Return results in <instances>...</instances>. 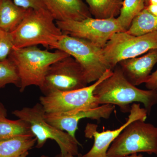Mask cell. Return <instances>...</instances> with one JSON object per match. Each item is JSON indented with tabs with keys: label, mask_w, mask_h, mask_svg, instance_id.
<instances>
[{
	"label": "cell",
	"mask_w": 157,
	"mask_h": 157,
	"mask_svg": "<svg viewBox=\"0 0 157 157\" xmlns=\"http://www.w3.org/2000/svg\"><path fill=\"white\" fill-rule=\"evenodd\" d=\"M129 112L130 114L126 121L115 130L100 132L97 131V125L87 124L85 129V136L90 139L94 137V143L89 151L81 157H107V152L109 147L124 129L134 121H146L148 115L146 109L141 108L140 104L137 103H134L131 105Z\"/></svg>",
	"instance_id": "11"
},
{
	"label": "cell",
	"mask_w": 157,
	"mask_h": 157,
	"mask_svg": "<svg viewBox=\"0 0 157 157\" xmlns=\"http://www.w3.org/2000/svg\"><path fill=\"white\" fill-rule=\"evenodd\" d=\"M29 9L16 6L12 0H0V29L11 33L19 25Z\"/></svg>",
	"instance_id": "15"
},
{
	"label": "cell",
	"mask_w": 157,
	"mask_h": 157,
	"mask_svg": "<svg viewBox=\"0 0 157 157\" xmlns=\"http://www.w3.org/2000/svg\"><path fill=\"white\" fill-rule=\"evenodd\" d=\"M13 2L16 6L24 9H45L41 0H13Z\"/></svg>",
	"instance_id": "23"
},
{
	"label": "cell",
	"mask_w": 157,
	"mask_h": 157,
	"mask_svg": "<svg viewBox=\"0 0 157 157\" xmlns=\"http://www.w3.org/2000/svg\"><path fill=\"white\" fill-rule=\"evenodd\" d=\"M29 155V151H26L23 154L19 157H27Z\"/></svg>",
	"instance_id": "30"
},
{
	"label": "cell",
	"mask_w": 157,
	"mask_h": 157,
	"mask_svg": "<svg viewBox=\"0 0 157 157\" xmlns=\"http://www.w3.org/2000/svg\"><path fill=\"white\" fill-rule=\"evenodd\" d=\"M12 113L28 124L32 134L36 138L37 148H41L47 140L51 139L57 144L62 154L78 155V146L80 144L77 139L48 123L45 119V111L40 103L32 107L14 110Z\"/></svg>",
	"instance_id": "4"
},
{
	"label": "cell",
	"mask_w": 157,
	"mask_h": 157,
	"mask_svg": "<svg viewBox=\"0 0 157 157\" xmlns=\"http://www.w3.org/2000/svg\"><path fill=\"white\" fill-rule=\"evenodd\" d=\"M82 155H73L70 154H60L58 155L55 157H82Z\"/></svg>",
	"instance_id": "27"
},
{
	"label": "cell",
	"mask_w": 157,
	"mask_h": 157,
	"mask_svg": "<svg viewBox=\"0 0 157 157\" xmlns=\"http://www.w3.org/2000/svg\"><path fill=\"white\" fill-rule=\"evenodd\" d=\"M124 157H143V155L141 154L137 155V153H135Z\"/></svg>",
	"instance_id": "29"
},
{
	"label": "cell",
	"mask_w": 157,
	"mask_h": 157,
	"mask_svg": "<svg viewBox=\"0 0 157 157\" xmlns=\"http://www.w3.org/2000/svg\"><path fill=\"white\" fill-rule=\"evenodd\" d=\"M36 143L33 135H25L0 141V157H19Z\"/></svg>",
	"instance_id": "16"
},
{
	"label": "cell",
	"mask_w": 157,
	"mask_h": 157,
	"mask_svg": "<svg viewBox=\"0 0 157 157\" xmlns=\"http://www.w3.org/2000/svg\"><path fill=\"white\" fill-rule=\"evenodd\" d=\"M157 4V0H145V7L149 5Z\"/></svg>",
	"instance_id": "28"
},
{
	"label": "cell",
	"mask_w": 157,
	"mask_h": 157,
	"mask_svg": "<svg viewBox=\"0 0 157 157\" xmlns=\"http://www.w3.org/2000/svg\"><path fill=\"white\" fill-rule=\"evenodd\" d=\"M28 135H33L28 124L24 121L0 119V141Z\"/></svg>",
	"instance_id": "19"
},
{
	"label": "cell",
	"mask_w": 157,
	"mask_h": 157,
	"mask_svg": "<svg viewBox=\"0 0 157 157\" xmlns=\"http://www.w3.org/2000/svg\"><path fill=\"white\" fill-rule=\"evenodd\" d=\"M145 84L147 89L157 91V70L151 74Z\"/></svg>",
	"instance_id": "24"
},
{
	"label": "cell",
	"mask_w": 157,
	"mask_h": 157,
	"mask_svg": "<svg viewBox=\"0 0 157 157\" xmlns=\"http://www.w3.org/2000/svg\"><path fill=\"white\" fill-rule=\"evenodd\" d=\"M56 49L63 51L76 59L88 84L97 81L106 71L111 70L103 48L87 40L63 34Z\"/></svg>",
	"instance_id": "7"
},
{
	"label": "cell",
	"mask_w": 157,
	"mask_h": 157,
	"mask_svg": "<svg viewBox=\"0 0 157 157\" xmlns=\"http://www.w3.org/2000/svg\"><path fill=\"white\" fill-rule=\"evenodd\" d=\"M70 56L63 51L56 50L52 52L42 50L37 46H31L13 48L8 58L17 68L20 79V91L22 92L30 86L41 87L51 65Z\"/></svg>",
	"instance_id": "3"
},
{
	"label": "cell",
	"mask_w": 157,
	"mask_h": 157,
	"mask_svg": "<svg viewBox=\"0 0 157 157\" xmlns=\"http://www.w3.org/2000/svg\"><path fill=\"white\" fill-rule=\"evenodd\" d=\"M154 49H157V32L135 36L125 31L114 34L103 50L113 70L121 61L137 57Z\"/></svg>",
	"instance_id": "8"
},
{
	"label": "cell",
	"mask_w": 157,
	"mask_h": 157,
	"mask_svg": "<svg viewBox=\"0 0 157 157\" xmlns=\"http://www.w3.org/2000/svg\"><path fill=\"white\" fill-rule=\"evenodd\" d=\"M13 48L10 33L0 29V61L8 59Z\"/></svg>",
	"instance_id": "22"
},
{
	"label": "cell",
	"mask_w": 157,
	"mask_h": 157,
	"mask_svg": "<svg viewBox=\"0 0 157 157\" xmlns=\"http://www.w3.org/2000/svg\"><path fill=\"white\" fill-rule=\"evenodd\" d=\"M14 48L42 45L56 49L63 35L46 9H29L19 25L10 33Z\"/></svg>",
	"instance_id": "2"
},
{
	"label": "cell",
	"mask_w": 157,
	"mask_h": 157,
	"mask_svg": "<svg viewBox=\"0 0 157 157\" xmlns=\"http://www.w3.org/2000/svg\"><path fill=\"white\" fill-rule=\"evenodd\" d=\"M144 9H146L152 14L157 16V4L146 6Z\"/></svg>",
	"instance_id": "25"
},
{
	"label": "cell",
	"mask_w": 157,
	"mask_h": 157,
	"mask_svg": "<svg viewBox=\"0 0 157 157\" xmlns=\"http://www.w3.org/2000/svg\"><path fill=\"white\" fill-rule=\"evenodd\" d=\"M56 21H80L92 17L82 0H41Z\"/></svg>",
	"instance_id": "14"
},
{
	"label": "cell",
	"mask_w": 157,
	"mask_h": 157,
	"mask_svg": "<svg viewBox=\"0 0 157 157\" xmlns=\"http://www.w3.org/2000/svg\"><path fill=\"white\" fill-rule=\"evenodd\" d=\"M9 84L19 88L20 79L16 66L8 58L0 61V89Z\"/></svg>",
	"instance_id": "21"
},
{
	"label": "cell",
	"mask_w": 157,
	"mask_h": 157,
	"mask_svg": "<svg viewBox=\"0 0 157 157\" xmlns=\"http://www.w3.org/2000/svg\"><path fill=\"white\" fill-rule=\"evenodd\" d=\"M64 35L87 40L103 48L114 34L124 32L117 17L98 19L89 17L80 21H56Z\"/></svg>",
	"instance_id": "9"
},
{
	"label": "cell",
	"mask_w": 157,
	"mask_h": 157,
	"mask_svg": "<svg viewBox=\"0 0 157 157\" xmlns=\"http://www.w3.org/2000/svg\"><path fill=\"white\" fill-rule=\"evenodd\" d=\"M136 120L127 126L113 142L107 157H124L145 152L157 155V127Z\"/></svg>",
	"instance_id": "5"
},
{
	"label": "cell",
	"mask_w": 157,
	"mask_h": 157,
	"mask_svg": "<svg viewBox=\"0 0 157 157\" xmlns=\"http://www.w3.org/2000/svg\"><path fill=\"white\" fill-rule=\"evenodd\" d=\"M145 0H124L118 21L124 31H127L132 20L145 8Z\"/></svg>",
	"instance_id": "20"
},
{
	"label": "cell",
	"mask_w": 157,
	"mask_h": 157,
	"mask_svg": "<svg viewBox=\"0 0 157 157\" xmlns=\"http://www.w3.org/2000/svg\"><path fill=\"white\" fill-rule=\"evenodd\" d=\"M7 116V110L2 104L0 103V119L5 118Z\"/></svg>",
	"instance_id": "26"
},
{
	"label": "cell",
	"mask_w": 157,
	"mask_h": 157,
	"mask_svg": "<svg viewBox=\"0 0 157 157\" xmlns=\"http://www.w3.org/2000/svg\"><path fill=\"white\" fill-rule=\"evenodd\" d=\"M92 16L98 19L117 17L124 0H85Z\"/></svg>",
	"instance_id": "17"
},
{
	"label": "cell",
	"mask_w": 157,
	"mask_h": 157,
	"mask_svg": "<svg viewBox=\"0 0 157 157\" xmlns=\"http://www.w3.org/2000/svg\"><path fill=\"white\" fill-rule=\"evenodd\" d=\"M157 63V49H154L140 57L123 60L117 65L128 81L137 86L146 82Z\"/></svg>",
	"instance_id": "13"
},
{
	"label": "cell",
	"mask_w": 157,
	"mask_h": 157,
	"mask_svg": "<svg viewBox=\"0 0 157 157\" xmlns=\"http://www.w3.org/2000/svg\"><path fill=\"white\" fill-rule=\"evenodd\" d=\"M108 70L93 84L80 89L68 91L52 92L41 96L40 104L47 114H69L100 106L94 95V91L99 83L112 74Z\"/></svg>",
	"instance_id": "6"
},
{
	"label": "cell",
	"mask_w": 157,
	"mask_h": 157,
	"mask_svg": "<svg viewBox=\"0 0 157 157\" xmlns=\"http://www.w3.org/2000/svg\"><path fill=\"white\" fill-rule=\"evenodd\" d=\"M126 32L135 36L157 32V16L144 9L134 17Z\"/></svg>",
	"instance_id": "18"
},
{
	"label": "cell",
	"mask_w": 157,
	"mask_h": 157,
	"mask_svg": "<svg viewBox=\"0 0 157 157\" xmlns=\"http://www.w3.org/2000/svg\"><path fill=\"white\" fill-rule=\"evenodd\" d=\"M115 105L106 104L96 108L85 109L69 114H47L46 121L52 126L62 131L66 132L76 138L75 133L78 130L79 121L84 118L99 121L101 118L109 119L115 109Z\"/></svg>",
	"instance_id": "12"
},
{
	"label": "cell",
	"mask_w": 157,
	"mask_h": 157,
	"mask_svg": "<svg viewBox=\"0 0 157 157\" xmlns=\"http://www.w3.org/2000/svg\"><path fill=\"white\" fill-rule=\"evenodd\" d=\"M98 104L117 105L122 112H130V104L140 103L149 115L157 104V91L140 89L133 85L124 76L118 65L112 74L98 85L94 91Z\"/></svg>",
	"instance_id": "1"
},
{
	"label": "cell",
	"mask_w": 157,
	"mask_h": 157,
	"mask_svg": "<svg viewBox=\"0 0 157 157\" xmlns=\"http://www.w3.org/2000/svg\"><path fill=\"white\" fill-rule=\"evenodd\" d=\"M41 157H49L48 156H45V155H42Z\"/></svg>",
	"instance_id": "31"
},
{
	"label": "cell",
	"mask_w": 157,
	"mask_h": 157,
	"mask_svg": "<svg viewBox=\"0 0 157 157\" xmlns=\"http://www.w3.org/2000/svg\"><path fill=\"white\" fill-rule=\"evenodd\" d=\"M88 85L81 66L75 59L70 56L51 65L40 89L45 95L53 91L80 89Z\"/></svg>",
	"instance_id": "10"
}]
</instances>
